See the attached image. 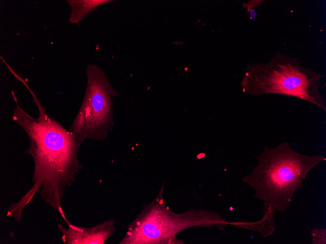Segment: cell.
<instances>
[{"label": "cell", "instance_id": "6da1fadb", "mask_svg": "<svg viewBox=\"0 0 326 244\" xmlns=\"http://www.w3.org/2000/svg\"><path fill=\"white\" fill-rule=\"evenodd\" d=\"M23 84L33 97L38 109V116L34 117L25 111L18 103L12 91L16 103L12 116L29 140V146L25 153L31 156L34 162L33 184L18 201L8 207L6 216L20 222L23 218L24 208L38 194L65 220L62 202L66 188L75 182L82 169L78 155L83 141L48 115L26 82Z\"/></svg>", "mask_w": 326, "mask_h": 244}, {"label": "cell", "instance_id": "7a4b0ae2", "mask_svg": "<svg viewBox=\"0 0 326 244\" xmlns=\"http://www.w3.org/2000/svg\"><path fill=\"white\" fill-rule=\"evenodd\" d=\"M257 166L243 181L255 190V197L265 206L283 212L295 192L303 188L304 180L315 167L326 160L322 154L306 155L295 151L287 142L276 147H265L256 156Z\"/></svg>", "mask_w": 326, "mask_h": 244}, {"label": "cell", "instance_id": "3957f363", "mask_svg": "<svg viewBox=\"0 0 326 244\" xmlns=\"http://www.w3.org/2000/svg\"><path fill=\"white\" fill-rule=\"evenodd\" d=\"M302 62L299 57L276 52L269 61L250 66L242 83L243 91L253 95L276 94L298 98L326 113V101L320 91L323 75Z\"/></svg>", "mask_w": 326, "mask_h": 244}, {"label": "cell", "instance_id": "277c9868", "mask_svg": "<svg viewBox=\"0 0 326 244\" xmlns=\"http://www.w3.org/2000/svg\"><path fill=\"white\" fill-rule=\"evenodd\" d=\"M164 184L154 199L143 205L142 210L127 225L119 244H180L176 235L193 226L217 225L222 227L224 220L218 214L205 211L176 213L163 199Z\"/></svg>", "mask_w": 326, "mask_h": 244}, {"label": "cell", "instance_id": "5b68a950", "mask_svg": "<svg viewBox=\"0 0 326 244\" xmlns=\"http://www.w3.org/2000/svg\"><path fill=\"white\" fill-rule=\"evenodd\" d=\"M86 89L80 109L69 131L83 141L106 138L113 123V99L118 95L105 72L90 63L86 68Z\"/></svg>", "mask_w": 326, "mask_h": 244}, {"label": "cell", "instance_id": "8992f818", "mask_svg": "<svg viewBox=\"0 0 326 244\" xmlns=\"http://www.w3.org/2000/svg\"><path fill=\"white\" fill-rule=\"evenodd\" d=\"M67 227L59 224L65 244H103L116 232L117 228L113 219H109L92 227H82L65 221Z\"/></svg>", "mask_w": 326, "mask_h": 244}, {"label": "cell", "instance_id": "52a82bcc", "mask_svg": "<svg viewBox=\"0 0 326 244\" xmlns=\"http://www.w3.org/2000/svg\"><path fill=\"white\" fill-rule=\"evenodd\" d=\"M276 211L272 208L263 206V219L257 222L251 223H233V224L239 225L244 228L252 230L259 232L263 238L271 235L275 230V213Z\"/></svg>", "mask_w": 326, "mask_h": 244}, {"label": "cell", "instance_id": "ba28073f", "mask_svg": "<svg viewBox=\"0 0 326 244\" xmlns=\"http://www.w3.org/2000/svg\"><path fill=\"white\" fill-rule=\"evenodd\" d=\"M108 0H68L71 9L69 23L78 24L99 6L111 1Z\"/></svg>", "mask_w": 326, "mask_h": 244}, {"label": "cell", "instance_id": "9c48e42d", "mask_svg": "<svg viewBox=\"0 0 326 244\" xmlns=\"http://www.w3.org/2000/svg\"><path fill=\"white\" fill-rule=\"evenodd\" d=\"M326 229L322 228H315L311 230L312 244H325L326 243Z\"/></svg>", "mask_w": 326, "mask_h": 244}]
</instances>
